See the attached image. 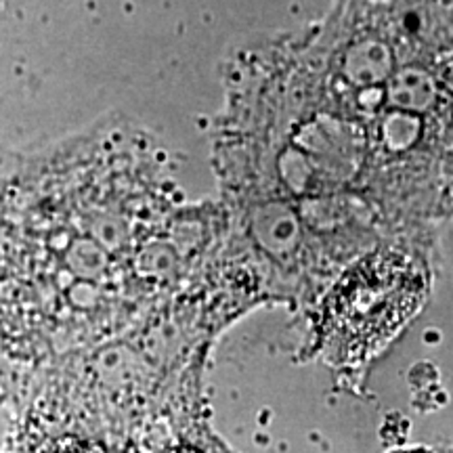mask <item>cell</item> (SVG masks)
Masks as SVG:
<instances>
[{"label": "cell", "mask_w": 453, "mask_h": 453, "mask_svg": "<svg viewBox=\"0 0 453 453\" xmlns=\"http://www.w3.org/2000/svg\"><path fill=\"white\" fill-rule=\"evenodd\" d=\"M426 275L403 252H373L349 269L326 300L321 340L340 364H359L387 347L420 309Z\"/></svg>", "instance_id": "6da1fadb"}, {"label": "cell", "mask_w": 453, "mask_h": 453, "mask_svg": "<svg viewBox=\"0 0 453 453\" xmlns=\"http://www.w3.org/2000/svg\"><path fill=\"white\" fill-rule=\"evenodd\" d=\"M168 453H197V449H191V447H177V449H170Z\"/></svg>", "instance_id": "7a4b0ae2"}]
</instances>
